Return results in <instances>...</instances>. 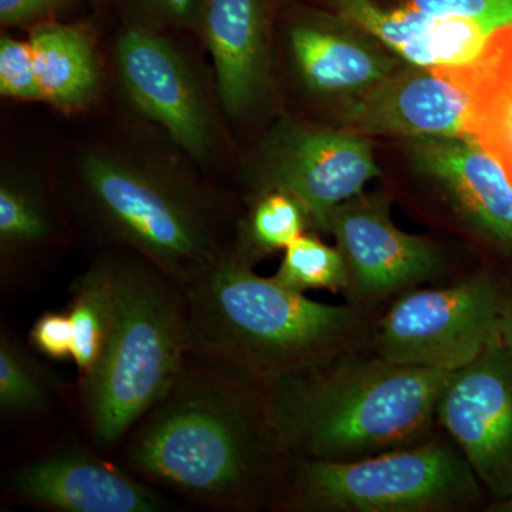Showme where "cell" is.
I'll use <instances>...</instances> for the list:
<instances>
[{"label": "cell", "mask_w": 512, "mask_h": 512, "mask_svg": "<svg viewBox=\"0 0 512 512\" xmlns=\"http://www.w3.org/2000/svg\"><path fill=\"white\" fill-rule=\"evenodd\" d=\"M123 444L144 483L222 512L275 504L291 460L269 423L265 384L191 355Z\"/></svg>", "instance_id": "6da1fadb"}, {"label": "cell", "mask_w": 512, "mask_h": 512, "mask_svg": "<svg viewBox=\"0 0 512 512\" xmlns=\"http://www.w3.org/2000/svg\"><path fill=\"white\" fill-rule=\"evenodd\" d=\"M450 375L333 353L266 384L269 423L289 457L376 456L426 433Z\"/></svg>", "instance_id": "7a4b0ae2"}, {"label": "cell", "mask_w": 512, "mask_h": 512, "mask_svg": "<svg viewBox=\"0 0 512 512\" xmlns=\"http://www.w3.org/2000/svg\"><path fill=\"white\" fill-rule=\"evenodd\" d=\"M184 292L190 355L265 386L336 353L355 322L348 306L313 301L256 275L232 249Z\"/></svg>", "instance_id": "3957f363"}, {"label": "cell", "mask_w": 512, "mask_h": 512, "mask_svg": "<svg viewBox=\"0 0 512 512\" xmlns=\"http://www.w3.org/2000/svg\"><path fill=\"white\" fill-rule=\"evenodd\" d=\"M114 318L93 375L79 382L86 430L99 450L124 443L170 390L190 355L184 289L146 259L110 249Z\"/></svg>", "instance_id": "277c9868"}, {"label": "cell", "mask_w": 512, "mask_h": 512, "mask_svg": "<svg viewBox=\"0 0 512 512\" xmlns=\"http://www.w3.org/2000/svg\"><path fill=\"white\" fill-rule=\"evenodd\" d=\"M80 214L101 238L140 255L181 288L231 251L224 214L197 185L164 168L90 151L76 175Z\"/></svg>", "instance_id": "5b68a950"}, {"label": "cell", "mask_w": 512, "mask_h": 512, "mask_svg": "<svg viewBox=\"0 0 512 512\" xmlns=\"http://www.w3.org/2000/svg\"><path fill=\"white\" fill-rule=\"evenodd\" d=\"M478 484L463 454L441 443L352 461L291 457L275 505L312 512L441 510L476 500Z\"/></svg>", "instance_id": "8992f818"}, {"label": "cell", "mask_w": 512, "mask_h": 512, "mask_svg": "<svg viewBox=\"0 0 512 512\" xmlns=\"http://www.w3.org/2000/svg\"><path fill=\"white\" fill-rule=\"evenodd\" d=\"M500 301L484 276L407 293L382 320L380 357L394 365L457 372L498 338Z\"/></svg>", "instance_id": "52a82bcc"}, {"label": "cell", "mask_w": 512, "mask_h": 512, "mask_svg": "<svg viewBox=\"0 0 512 512\" xmlns=\"http://www.w3.org/2000/svg\"><path fill=\"white\" fill-rule=\"evenodd\" d=\"M379 174L365 136L284 123L266 143L259 185L261 191L291 195L312 227L326 232L330 212L357 197Z\"/></svg>", "instance_id": "ba28073f"}, {"label": "cell", "mask_w": 512, "mask_h": 512, "mask_svg": "<svg viewBox=\"0 0 512 512\" xmlns=\"http://www.w3.org/2000/svg\"><path fill=\"white\" fill-rule=\"evenodd\" d=\"M437 419L494 498L512 500V353L495 339L451 373Z\"/></svg>", "instance_id": "9c48e42d"}, {"label": "cell", "mask_w": 512, "mask_h": 512, "mask_svg": "<svg viewBox=\"0 0 512 512\" xmlns=\"http://www.w3.org/2000/svg\"><path fill=\"white\" fill-rule=\"evenodd\" d=\"M121 83L134 107L204 163L214 150L210 107L183 53L157 29L134 25L116 46Z\"/></svg>", "instance_id": "30bf717a"}, {"label": "cell", "mask_w": 512, "mask_h": 512, "mask_svg": "<svg viewBox=\"0 0 512 512\" xmlns=\"http://www.w3.org/2000/svg\"><path fill=\"white\" fill-rule=\"evenodd\" d=\"M9 494L20 504L57 512H164L158 488L82 448H63L16 468Z\"/></svg>", "instance_id": "8fae6325"}, {"label": "cell", "mask_w": 512, "mask_h": 512, "mask_svg": "<svg viewBox=\"0 0 512 512\" xmlns=\"http://www.w3.org/2000/svg\"><path fill=\"white\" fill-rule=\"evenodd\" d=\"M466 94L430 67L402 63L382 80L343 97L339 121L360 136L466 137Z\"/></svg>", "instance_id": "7c38bea8"}, {"label": "cell", "mask_w": 512, "mask_h": 512, "mask_svg": "<svg viewBox=\"0 0 512 512\" xmlns=\"http://www.w3.org/2000/svg\"><path fill=\"white\" fill-rule=\"evenodd\" d=\"M326 232L345 258L349 285L367 298L419 284L440 269L437 248L397 228L382 201L343 202L330 212Z\"/></svg>", "instance_id": "4fadbf2b"}, {"label": "cell", "mask_w": 512, "mask_h": 512, "mask_svg": "<svg viewBox=\"0 0 512 512\" xmlns=\"http://www.w3.org/2000/svg\"><path fill=\"white\" fill-rule=\"evenodd\" d=\"M410 140L417 167L447 191L467 220L512 249V184L503 167L467 137Z\"/></svg>", "instance_id": "5bb4252c"}, {"label": "cell", "mask_w": 512, "mask_h": 512, "mask_svg": "<svg viewBox=\"0 0 512 512\" xmlns=\"http://www.w3.org/2000/svg\"><path fill=\"white\" fill-rule=\"evenodd\" d=\"M345 20L394 56L414 66H460L476 59L488 32L477 22L453 16H433L409 5L389 9L375 0H330Z\"/></svg>", "instance_id": "9a60e30c"}, {"label": "cell", "mask_w": 512, "mask_h": 512, "mask_svg": "<svg viewBox=\"0 0 512 512\" xmlns=\"http://www.w3.org/2000/svg\"><path fill=\"white\" fill-rule=\"evenodd\" d=\"M197 28L214 62L222 109L244 116L266 82L264 0H204Z\"/></svg>", "instance_id": "2e32d148"}, {"label": "cell", "mask_w": 512, "mask_h": 512, "mask_svg": "<svg viewBox=\"0 0 512 512\" xmlns=\"http://www.w3.org/2000/svg\"><path fill=\"white\" fill-rule=\"evenodd\" d=\"M339 18L305 19L289 35L303 82L326 96L346 97L372 86L403 63Z\"/></svg>", "instance_id": "e0dca14e"}, {"label": "cell", "mask_w": 512, "mask_h": 512, "mask_svg": "<svg viewBox=\"0 0 512 512\" xmlns=\"http://www.w3.org/2000/svg\"><path fill=\"white\" fill-rule=\"evenodd\" d=\"M434 72L466 94L464 136L493 157L512 184V26L491 32L471 62Z\"/></svg>", "instance_id": "ac0fdd59"}, {"label": "cell", "mask_w": 512, "mask_h": 512, "mask_svg": "<svg viewBox=\"0 0 512 512\" xmlns=\"http://www.w3.org/2000/svg\"><path fill=\"white\" fill-rule=\"evenodd\" d=\"M29 42L43 101L63 111H77L96 100L100 63L84 26L49 20L30 28Z\"/></svg>", "instance_id": "d6986e66"}, {"label": "cell", "mask_w": 512, "mask_h": 512, "mask_svg": "<svg viewBox=\"0 0 512 512\" xmlns=\"http://www.w3.org/2000/svg\"><path fill=\"white\" fill-rule=\"evenodd\" d=\"M73 329V362L80 380L99 366L114 318V275L110 251L74 278L66 309Z\"/></svg>", "instance_id": "ffe728a7"}, {"label": "cell", "mask_w": 512, "mask_h": 512, "mask_svg": "<svg viewBox=\"0 0 512 512\" xmlns=\"http://www.w3.org/2000/svg\"><path fill=\"white\" fill-rule=\"evenodd\" d=\"M59 237L55 211L29 181L3 175L0 183V247L5 258L46 247Z\"/></svg>", "instance_id": "44dd1931"}, {"label": "cell", "mask_w": 512, "mask_h": 512, "mask_svg": "<svg viewBox=\"0 0 512 512\" xmlns=\"http://www.w3.org/2000/svg\"><path fill=\"white\" fill-rule=\"evenodd\" d=\"M311 225L295 198L284 191H261L247 220L238 227L232 251L254 265L256 256L286 249Z\"/></svg>", "instance_id": "7402d4cb"}, {"label": "cell", "mask_w": 512, "mask_h": 512, "mask_svg": "<svg viewBox=\"0 0 512 512\" xmlns=\"http://www.w3.org/2000/svg\"><path fill=\"white\" fill-rule=\"evenodd\" d=\"M53 384L42 366L9 332L0 336V412L22 417L46 410Z\"/></svg>", "instance_id": "603a6c76"}, {"label": "cell", "mask_w": 512, "mask_h": 512, "mask_svg": "<svg viewBox=\"0 0 512 512\" xmlns=\"http://www.w3.org/2000/svg\"><path fill=\"white\" fill-rule=\"evenodd\" d=\"M274 278L285 288L299 293L318 289L339 292L349 286L348 266L338 247H329L305 234L285 249Z\"/></svg>", "instance_id": "cb8c5ba5"}, {"label": "cell", "mask_w": 512, "mask_h": 512, "mask_svg": "<svg viewBox=\"0 0 512 512\" xmlns=\"http://www.w3.org/2000/svg\"><path fill=\"white\" fill-rule=\"evenodd\" d=\"M0 94L20 101L43 100L29 39H0Z\"/></svg>", "instance_id": "d4e9b609"}, {"label": "cell", "mask_w": 512, "mask_h": 512, "mask_svg": "<svg viewBox=\"0 0 512 512\" xmlns=\"http://www.w3.org/2000/svg\"><path fill=\"white\" fill-rule=\"evenodd\" d=\"M409 5L433 16L474 20L488 32L512 26V0H409Z\"/></svg>", "instance_id": "484cf974"}, {"label": "cell", "mask_w": 512, "mask_h": 512, "mask_svg": "<svg viewBox=\"0 0 512 512\" xmlns=\"http://www.w3.org/2000/svg\"><path fill=\"white\" fill-rule=\"evenodd\" d=\"M147 28H197L204 0H123Z\"/></svg>", "instance_id": "4316f807"}, {"label": "cell", "mask_w": 512, "mask_h": 512, "mask_svg": "<svg viewBox=\"0 0 512 512\" xmlns=\"http://www.w3.org/2000/svg\"><path fill=\"white\" fill-rule=\"evenodd\" d=\"M29 343L37 353L49 359H72L73 329L67 312L40 313L30 329Z\"/></svg>", "instance_id": "83f0119b"}, {"label": "cell", "mask_w": 512, "mask_h": 512, "mask_svg": "<svg viewBox=\"0 0 512 512\" xmlns=\"http://www.w3.org/2000/svg\"><path fill=\"white\" fill-rule=\"evenodd\" d=\"M74 0H0V23L5 28H33L57 19Z\"/></svg>", "instance_id": "f1b7e54d"}, {"label": "cell", "mask_w": 512, "mask_h": 512, "mask_svg": "<svg viewBox=\"0 0 512 512\" xmlns=\"http://www.w3.org/2000/svg\"><path fill=\"white\" fill-rule=\"evenodd\" d=\"M498 340L512 353V296L500 301L497 322Z\"/></svg>", "instance_id": "f546056e"}]
</instances>
